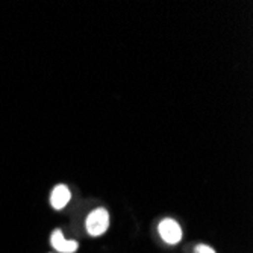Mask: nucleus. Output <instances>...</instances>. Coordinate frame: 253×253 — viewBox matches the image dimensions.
I'll return each mask as SVG.
<instances>
[{
	"label": "nucleus",
	"instance_id": "1",
	"mask_svg": "<svg viewBox=\"0 0 253 253\" xmlns=\"http://www.w3.org/2000/svg\"><path fill=\"white\" fill-rule=\"evenodd\" d=\"M108 227H109V212L105 208L93 210L85 220V229L91 237L103 235L108 231Z\"/></svg>",
	"mask_w": 253,
	"mask_h": 253
},
{
	"label": "nucleus",
	"instance_id": "2",
	"mask_svg": "<svg viewBox=\"0 0 253 253\" xmlns=\"http://www.w3.org/2000/svg\"><path fill=\"white\" fill-rule=\"evenodd\" d=\"M158 232L167 244H177L182 240V229L173 218H164L158 226Z\"/></svg>",
	"mask_w": 253,
	"mask_h": 253
},
{
	"label": "nucleus",
	"instance_id": "3",
	"mask_svg": "<svg viewBox=\"0 0 253 253\" xmlns=\"http://www.w3.org/2000/svg\"><path fill=\"white\" fill-rule=\"evenodd\" d=\"M50 243H52V246L58 252H62V253H75L78 250V247H79L78 241H75V240H65L62 231H59V229H55V231L52 232Z\"/></svg>",
	"mask_w": 253,
	"mask_h": 253
},
{
	"label": "nucleus",
	"instance_id": "4",
	"mask_svg": "<svg viewBox=\"0 0 253 253\" xmlns=\"http://www.w3.org/2000/svg\"><path fill=\"white\" fill-rule=\"evenodd\" d=\"M70 199H72L70 190H68L67 185H62V183H61V185H56L53 188V191L50 194V205L56 211H59V210L65 208L67 203L70 202Z\"/></svg>",
	"mask_w": 253,
	"mask_h": 253
},
{
	"label": "nucleus",
	"instance_id": "5",
	"mask_svg": "<svg viewBox=\"0 0 253 253\" xmlns=\"http://www.w3.org/2000/svg\"><path fill=\"white\" fill-rule=\"evenodd\" d=\"M194 253H215V250L206 244H199V246H196Z\"/></svg>",
	"mask_w": 253,
	"mask_h": 253
}]
</instances>
